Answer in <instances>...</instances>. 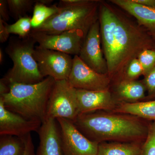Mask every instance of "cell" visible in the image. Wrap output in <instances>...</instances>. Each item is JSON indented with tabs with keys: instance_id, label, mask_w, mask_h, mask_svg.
I'll return each instance as SVG.
<instances>
[{
	"instance_id": "obj_1",
	"label": "cell",
	"mask_w": 155,
	"mask_h": 155,
	"mask_svg": "<svg viewBox=\"0 0 155 155\" xmlns=\"http://www.w3.org/2000/svg\"><path fill=\"white\" fill-rule=\"evenodd\" d=\"M101 41L114 83L124 78L130 62L144 50L155 49V39L133 17L110 2L100 1Z\"/></svg>"
},
{
	"instance_id": "obj_2",
	"label": "cell",
	"mask_w": 155,
	"mask_h": 155,
	"mask_svg": "<svg viewBox=\"0 0 155 155\" xmlns=\"http://www.w3.org/2000/svg\"><path fill=\"white\" fill-rule=\"evenodd\" d=\"M92 141L143 143L149 123L136 116L110 111H97L80 114L72 122Z\"/></svg>"
},
{
	"instance_id": "obj_3",
	"label": "cell",
	"mask_w": 155,
	"mask_h": 155,
	"mask_svg": "<svg viewBox=\"0 0 155 155\" xmlns=\"http://www.w3.org/2000/svg\"><path fill=\"white\" fill-rule=\"evenodd\" d=\"M55 82L52 78L47 77L34 84L7 83L10 90L8 93L0 95V100L11 112L43 123L45 120L48 102Z\"/></svg>"
},
{
	"instance_id": "obj_4",
	"label": "cell",
	"mask_w": 155,
	"mask_h": 155,
	"mask_svg": "<svg viewBox=\"0 0 155 155\" xmlns=\"http://www.w3.org/2000/svg\"><path fill=\"white\" fill-rule=\"evenodd\" d=\"M100 0H61L59 10L38 28L36 31L58 34L71 30H80L87 35L99 19Z\"/></svg>"
},
{
	"instance_id": "obj_5",
	"label": "cell",
	"mask_w": 155,
	"mask_h": 155,
	"mask_svg": "<svg viewBox=\"0 0 155 155\" xmlns=\"http://www.w3.org/2000/svg\"><path fill=\"white\" fill-rule=\"evenodd\" d=\"M36 42L30 35L25 38H10L5 48L6 54L13 62V66L1 78L7 83L34 84L45 78L39 70L33 56Z\"/></svg>"
},
{
	"instance_id": "obj_6",
	"label": "cell",
	"mask_w": 155,
	"mask_h": 155,
	"mask_svg": "<svg viewBox=\"0 0 155 155\" xmlns=\"http://www.w3.org/2000/svg\"><path fill=\"white\" fill-rule=\"evenodd\" d=\"M80 114L77 90L68 80L55 81L48 102L46 119L75 121Z\"/></svg>"
},
{
	"instance_id": "obj_7",
	"label": "cell",
	"mask_w": 155,
	"mask_h": 155,
	"mask_svg": "<svg viewBox=\"0 0 155 155\" xmlns=\"http://www.w3.org/2000/svg\"><path fill=\"white\" fill-rule=\"evenodd\" d=\"M33 56L45 78L51 77L55 81L68 80L73 65V58L70 55L38 45Z\"/></svg>"
},
{
	"instance_id": "obj_8",
	"label": "cell",
	"mask_w": 155,
	"mask_h": 155,
	"mask_svg": "<svg viewBox=\"0 0 155 155\" xmlns=\"http://www.w3.org/2000/svg\"><path fill=\"white\" fill-rule=\"evenodd\" d=\"M29 35L41 47L74 56L79 55L86 37L80 30L68 31L53 35L31 29Z\"/></svg>"
},
{
	"instance_id": "obj_9",
	"label": "cell",
	"mask_w": 155,
	"mask_h": 155,
	"mask_svg": "<svg viewBox=\"0 0 155 155\" xmlns=\"http://www.w3.org/2000/svg\"><path fill=\"white\" fill-rule=\"evenodd\" d=\"M56 120L64 155H97L99 143L88 139L72 121L61 118Z\"/></svg>"
},
{
	"instance_id": "obj_10",
	"label": "cell",
	"mask_w": 155,
	"mask_h": 155,
	"mask_svg": "<svg viewBox=\"0 0 155 155\" xmlns=\"http://www.w3.org/2000/svg\"><path fill=\"white\" fill-rule=\"evenodd\" d=\"M76 89L102 91L110 89L112 81L107 74H101L90 68L78 56L73 58V65L68 78Z\"/></svg>"
},
{
	"instance_id": "obj_11",
	"label": "cell",
	"mask_w": 155,
	"mask_h": 155,
	"mask_svg": "<svg viewBox=\"0 0 155 155\" xmlns=\"http://www.w3.org/2000/svg\"><path fill=\"white\" fill-rule=\"evenodd\" d=\"M78 56L96 72L108 75L107 64L102 48L99 19L90 28Z\"/></svg>"
},
{
	"instance_id": "obj_12",
	"label": "cell",
	"mask_w": 155,
	"mask_h": 155,
	"mask_svg": "<svg viewBox=\"0 0 155 155\" xmlns=\"http://www.w3.org/2000/svg\"><path fill=\"white\" fill-rule=\"evenodd\" d=\"M42 122L29 120L6 109L0 100V136L23 137L33 131H38Z\"/></svg>"
},
{
	"instance_id": "obj_13",
	"label": "cell",
	"mask_w": 155,
	"mask_h": 155,
	"mask_svg": "<svg viewBox=\"0 0 155 155\" xmlns=\"http://www.w3.org/2000/svg\"><path fill=\"white\" fill-rule=\"evenodd\" d=\"M76 90L80 114L97 111L113 112L119 103L110 89L102 91Z\"/></svg>"
},
{
	"instance_id": "obj_14",
	"label": "cell",
	"mask_w": 155,
	"mask_h": 155,
	"mask_svg": "<svg viewBox=\"0 0 155 155\" xmlns=\"http://www.w3.org/2000/svg\"><path fill=\"white\" fill-rule=\"evenodd\" d=\"M38 133L39 143L36 155H64L60 129L56 119H46Z\"/></svg>"
},
{
	"instance_id": "obj_15",
	"label": "cell",
	"mask_w": 155,
	"mask_h": 155,
	"mask_svg": "<svg viewBox=\"0 0 155 155\" xmlns=\"http://www.w3.org/2000/svg\"><path fill=\"white\" fill-rule=\"evenodd\" d=\"M133 17L155 39V8L138 4L133 0H110Z\"/></svg>"
},
{
	"instance_id": "obj_16",
	"label": "cell",
	"mask_w": 155,
	"mask_h": 155,
	"mask_svg": "<svg viewBox=\"0 0 155 155\" xmlns=\"http://www.w3.org/2000/svg\"><path fill=\"white\" fill-rule=\"evenodd\" d=\"M146 91L143 81L123 78L114 83L113 93L119 103H135L145 98Z\"/></svg>"
},
{
	"instance_id": "obj_17",
	"label": "cell",
	"mask_w": 155,
	"mask_h": 155,
	"mask_svg": "<svg viewBox=\"0 0 155 155\" xmlns=\"http://www.w3.org/2000/svg\"><path fill=\"white\" fill-rule=\"evenodd\" d=\"M113 112L155 122V99L135 103L120 102Z\"/></svg>"
},
{
	"instance_id": "obj_18",
	"label": "cell",
	"mask_w": 155,
	"mask_h": 155,
	"mask_svg": "<svg viewBox=\"0 0 155 155\" xmlns=\"http://www.w3.org/2000/svg\"><path fill=\"white\" fill-rule=\"evenodd\" d=\"M143 143L109 142L99 143L97 155H141Z\"/></svg>"
},
{
	"instance_id": "obj_19",
	"label": "cell",
	"mask_w": 155,
	"mask_h": 155,
	"mask_svg": "<svg viewBox=\"0 0 155 155\" xmlns=\"http://www.w3.org/2000/svg\"><path fill=\"white\" fill-rule=\"evenodd\" d=\"M0 155H23L25 143L23 137L0 136Z\"/></svg>"
},
{
	"instance_id": "obj_20",
	"label": "cell",
	"mask_w": 155,
	"mask_h": 155,
	"mask_svg": "<svg viewBox=\"0 0 155 155\" xmlns=\"http://www.w3.org/2000/svg\"><path fill=\"white\" fill-rule=\"evenodd\" d=\"M59 10L58 5L47 6L38 2L36 0L31 19L32 29L38 28Z\"/></svg>"
},
{
	"instance_id": "obj_21",
	"label": "cell",
	"mask_w": 155,
	"mask_h": 155,
	"mask_svg": "<svg viewBox=\"0 0 155 155\" xmlns=\"http://www.w3.org/2000/svg\"><path fill=\"white\" fill-rule=\"evenodd\" d=\"M10 16L17 21L33 10L36 0H7Z\"/></svg>"
},
{
	"instance_id": "obj_22",
	"label": "cell",
	"mask_w": 155,
	"mask_h": 155,
	"mask_svg": "<svg viewBox=\"0 0 155 155\" xmlns=\"http://www.w3.org/2000/svg\"><path fill=\"white\" fill-rule=\"evenodd\" d=\"M31 19V17L25 16L17 20L14 24H8L9 33L17 35L22 38L27 37L32 29Z\"/></svg>"
},
{
	"instance_id": "obj_23",
	"label": "cell",
	"mask_w": 155,
	"mask_h": 155,
	"mask_svg": "<svg viewBox=\"0 0 155 155\" xmlns=\"http://www.w3.org/2000/svg\"><path fill=\"white\" fill-rule=\"evenodd\" d=\"M141 155H155V122L149 123L147 135L142 145Z\"/></svg>"
},
{
	"instance_id": "obj_24",
	"label": "cell",
	"mask_w": 155,
	"mask_h": 155,
	"mask_svg": "<svg viewBox=\"0 0 155 155\" xmlns=\"http://www.w3.org/2000/svg\"><path fill=\"white\" fill-rule=\"evenodd\" d=\"M137 58L141 64L144 76L155 67V49L144 50Z\"/></svg>"
},
{
	"instance_id": "obj_25",
	"label": "cell",
	"mask_w": 155,
	"mask_h": 155,
	"mask_svg": "<svg viewBox=\"0 0 155 155\" xmlns=\"http://www.w3.org/2000/svg\"><path fill=\"white\" fill-rule=\"evenodd\" d=\"M142 75H143V69L137 58H135L132 60L127 66L123 78L129 80H137Z\"/></svg>"
},
{
	"instance_id": "obj_26",
	"label": "cell",
	"mask_w": 155,
	"mask_h": 155,
	"mask_svg": "<svg viewBox=\"0 0 155 155\" xmlns=\"http://www.w3.org/2000/svg\"><path fill=\"white\" fill-rule=\"evenodd\" d=\"M143 81L147 91V97L155 99V67L144 76Z\"/></svg>"
},
{
	"instance_id": "obj_27",
	"label": "cell",
	"mask_w": 155,
	"mask_h": 155,
	"mask_svg": "<svg viewBox=\"0 0 155 155\" xmlns=\"http://www.w3.org/2000/svg\"><path fill=\"white\" fill-rule=\"evenodd\" d=\"M23 138L25 143V150L23 155H36L35 151L33 140L31 134L25 136Z\"/></svg>"
},
{
	"instance_id": "obj_28",
	"label": "cell",
	"mask_w": 155,
	"mask_h": 155,
	"mask_svg": "<svg viewBox=\"0 0 155 155\" xmlns=\"http://www.w3.org/2000/svg\"><path fill=\"white\" fill-rule=\"evenodd\" d=\"M10 11L7 0L0 1V19L5 22L10 20Z\"/></svg>"
},
{
	"instance_id": "obj_29",
	"label": "cell",
	"mask_w": 155,
	"mask_h": 155,
	"mask_svg": "<svg viewBox=\"0 0 155 155\" xmlns=\"http://www.w3.org/2000/svg\"><path fill=\"white\" fill-rule=\"evenodd\" d=\"M8 23L0 19V42L4 43L8 40L10 34L8 29Z\"/></svg>"
},
{
	"instance_id": "obj_30",
	"label": "cell",
	"mask_w": 155,
	"mask_h": 155,
	"mask_svg": "<svg viewBox=\"0 0 155 155\" xmlns=\"http://www.w3.org/2000/svg\"><path fill=\"white\" fill-rule=\"evenodd\" d=\"M133 1L142 5L155 8V0H133Z\"/></svg>"
},
{
	"instance_id": "obj_31",
	"label": "cell",
	"mask_w": 155,
	"mask_h": 155,
	"mask_svg": "<svg viewBox=\"0 0 155 155\" xmlns=\"http://www.w3.org/2000/svg\"><path fill=\"white\" fill-rule=\"evenodd\" d=\"M10 90L9 84L1 79L0 80V95L8 93Z\"/></svg>"
},
{
	"instance_id": "obj_32",
	"label": "cell",
	"mask_w": 155,
	"mask_h": 155,
	"mask_svg": "<svg viewBox=\"0 0 155 155\" xmlns=\"http://www.w3.org/2000/svg\"><path fill=\"white\" fill-rule=\"evenodd\" d=\"M38 2L41 3L42 4L45 5L49 6L53 2V0H37Z\"/></svg>"
},
{
	"instance_id": "obj_33",
	"label": "cell",
	"mask_w": 155,
	"mask_h": 155,
	"mask_svg": "<svg viewBox=\"0 0 155 155\" xmlns=\"http://www.w3.org/2000/svg\"><path fill=\"white\" fill-rule=\"evenodd\" d=\"M4 61V53H3L2 50L0 49V64H3Z\"/></svg>"
}]
</instances>
